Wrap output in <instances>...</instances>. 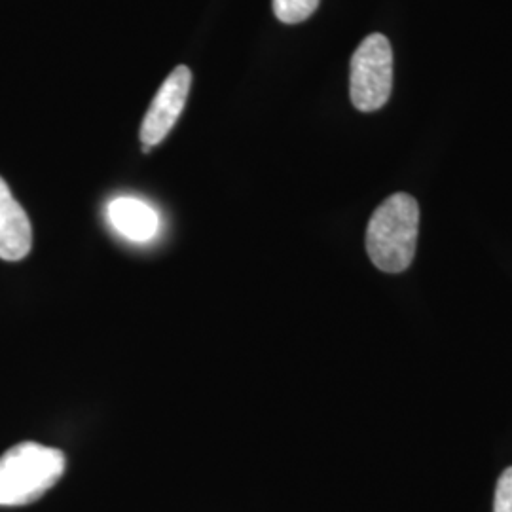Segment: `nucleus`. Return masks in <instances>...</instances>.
<instances>
[{
	"mask_svg": "<svg viewBox=\"0 0 512 512\" xmlns=\"http://www.w3.org/2000/svg\"><path fill=\"white\" fill-rule=\"evenodd\" d=\"M494 512H512V467L505 469L495 486Z\"/></svg>",
	"mask_w": 512,
	"mask_h": 512,
	"instance_id": "6e6552de",
	"label": "nucleus"
},
{
	"mask_svg": "<svg viewBox=\"0 0 512 512\" xmlns=\"http://www.w3.org/2000/svg\"><path fill=\"white\" fill-rule=\"evenodd\" d=\"M321 0H272L275 18L287 25L302 23L315 14Z\"/></svg>",
	"mask_w": 512,
	"mask_h": 512,
	"instance_id": "0eeeda50",
	"label": "nucleus"
},
{
	"mask_svg": "<svg viewBox=\"0 0 512 512\" xmlns=\"http://www.w3.org/2000/svg\"><path fill=\"white\" fill-rule=\"evenodd\" d=\"M107 217L112 228L135 243H147L160 232V215L147 202L131 196L114 198L107 205Z\"/></svg>",
	"mask_w": 512,
	"mask_h": 512,
	"instance_id": "423d86ee",
	"label": "nucleus"
},
{
	"mask_svg": "<svg viewBox=\"0 0 512 512\" xmlns=\"http://www.w3.org/2000/svg\"><path fill=\"white\" fill-rule=\"evenodd\" d=\"M33 247L31 220L0 177V258L18 262Z\"/></svg>",
	"mask_w": 512,
	"mask_h": 512,
	"instance_id": "39448f33",
	"label": "nucleus"
},
{
	"mask_svg": "<svg viewBox=\"0 0 512 512\" xmlns=\"http://www.w3.org/2000/svg\"><path fill=\"white\" fill-rule=\"evenodd\" d=\"M190 86H192V71L186 65H179L165 78L156 97L152 99L141 126V141L145 145V152L160 145L177 124L186 105Z\"/></svg>",
	"mask_w": 512,
	"mask_h": 512,
	"instance_id": "20e7f679",
	"label": "nucleus"
},
{
	"mask_svg": "<svg viewBox=\"0 0 512 512\" xmlns=\"http://www.w3.org/2000/svg\"><path fill=\"white\" fill-rule=\"evenodd\" d=\"M67 459L57 448L19 442L0 458V507L37 501L65 473Z\"/></svg>",
	"mask_w": 512,
	"mask_h": 512,
	"instance_id": "f03ea898",
	"label": "nucleus"
},
{
	"mask_svg": "<svg viewBox=\"0 0 512 512\" xmlns=\"http://www.w3.org/2000/svg\"><path fill=\"white\" fill-rule=\"evenodd\" d=\"M393 88V50L384 35L366 37L351 57L349 95L355 109L374 112L384 107Z\"/></svg>",
	"mask_w": 512,
	"mask_h": 512,
	"instance_id": "7ed1b4c3",
	"label": "nucleus"
},
{
	"mask_svg": "<svg viewBox=\"0 0 512 512\" xmlns=\"http://www.w3.org/2000/svg\"><path fill=\"white\" fill-rule=\"evenodd\" d=\"M420 232V207L410 194H393L370 217L366 228V253L385 274L410 268Z\"/></svg>",
	"mask_w": 512,
	"mask_h": 512,
	"instance_id": "f257e3e1",
	"label": "nucleus"
}]
</instances>
